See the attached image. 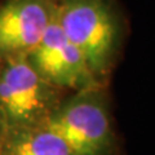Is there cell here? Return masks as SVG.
Instances as JSON below:
<instances>
[{"label":"cell","mask_w":155,"mask_h":155,"mask_svg":"<svg viewBox=\"0 0 155 155\" xmlns=\"http://www.w3.org/2000/svg\"><path fill=\"white\" fill-rule=\"evenodd\" d=\"M57 19L101 84L109 85L127 36L118 0H57Z\"/></svg>","instance_id":"6da1fadb"},{"label":"cell","mask_w":155,"mask_h":155,"mask_svg":"<svg viewBox=\"0 0 155 155\" xmlns=\"http://www.w3.org/2000/svg\"><path fill=\"white\" fill-rule=\"evenodd\" d=\"M109 85L70 92L47 120L72 155H120Z\"/></svg>","instance_id":"7a4b0ae2"},{"label":"cell","mask_w":155,"mask_h":155,"mask_svg":"<svg viewBox=\"0 0 155 155\" xmlns=\"http://www.w3.org/2000/svg\"><path fill=\"white\" fill-rule=\"evenodd\" d=\"M66 94L39 75L26 56L0 60V119L5 132L45 124Z\"/></svg>","instance_id":"3957f363"},{"label":"cell","mask_w":155,"mask_h":155,"mask_svg":"<svg viewBox=\"0 0 155 155\" xmlns=\"http://www.w3.org/2000/svg\"><path fill=\"white\" fill-rule=\"evenodd\" d=\"M26 58L41 78L67 93L101 84L89 70L81 52L61 28L57 8L47 31Z\"/></svg>","instance_id":"277c9868"},{"label":"cell","mask_w":155,"mask_h":155,"mask_svg":"<svg viewBox=\"0 0 155 155\" xmlns=\"http://www.w3.org/2000/svg\"><path fill=\"white\" fill-rule=\"evenodd\" d=\"M57 0H3L0 3V60L26 56L47 31Z\"/></svg>","instance_id":"5b68a950"},{"label":"cell","mask_w":155,"mask_h":155,"mask_svg":"<svg viewBox=\"0 0 155 155\" xmlns=\"http://www.w3.org/2000/svg\"><path fill=\"white\" fill-rule=\"evenodd\" d=\"M0 155H72L66 142L47 124L5 132Z\"/></svg>","instance_id":"8992f818"},{"label":"cell","mask_w":155,"mask_h":155,"mask_svg":"<svg viewBox=\"0 0 155 155\" xmlns=\"http://www.w3.org/2000/svg\"><path fill=\"white\" fill-rule=\"evenodd\" d=\"M4 134H5V129H4V125L2 123V119H0V149H2V145H3Z\"/></svg>","instance_id":"52a82bcc"}]
</instances>
